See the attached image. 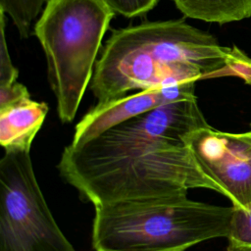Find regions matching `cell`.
I'll return each instance as SVG.
<instances>
[{
    "label": "cell",
    "instance_id": "obj_1",
    "mask_svg": "<svg viewBox=\"0 0 251 251\" xmlns=\"http://www.w3.org/2000/svg\"><path fill=\"white\" fill-rule=\"evenodd\" d=\"M209 126L196 96L178 99L68 145L58 169L93 205L128 199L187 195L214 189L192 153L193 133Z\"/></svg>",
    "mask_w": 251,
    "mask_h": 251
},
{
    "label": "cell",
    "instance_id": "obj_2",
    "mask_svg": "<svg viewBox=\"0 0 251 251\" xmlns=\"http://www.w3.org/2000/svg\"><path fill=\"white\" fill-rule=\"evenodd\" d=\"M229 47L183 20L147 22L113 30L97 60L90 88L98 102L185 81L210 78Z\"/></svg>",
    "mask_w": 251,
    "mask_h": 251
},
{
    "label": "cell",
    "instance_id": "obj_3",
    "mask_svg": "<svg viewBox=\"0 0 251 251\" xmlns=\"http://www.w3.org/2000/svg\"><path fill=\"white\" fill-rule=\"evenodd\" d=\"M94 251H185L227 237L233 206L193 201L187 195L119 200L94 205Z\"/></svg>",
    "mask_w": 251,
    "mask_h": 251
},
{
    "label": "cell",
    "instance_id": "obj_4",
    "mask_svg": "<svg viewBox=\"0 0 251 251\" xmlns=\"http://www.w3.org/2000/svg\"><path fill=\"white\" fill-rule=\"evenodd\" d=\"M115 14L103 0H47L34 25L63 123L75 117Z\"/></svg>",
    "mask_w": 251,
    "mask_h": 251
},
{
    "label": "cell",
    "instance_id": "obj_5",
    "mask_svg": "<svg viewBox=\"0 0 251 251\" xmlns=\"http://www.w3.org/2000/svg\"><path fill=\"white\" fill-rule=\"evenodd\" d=\"M29 152L5 150L0 160V251H75L48 208Z\"/></svg>",
    "mask_w": 251,
    "mask_h": 251
},
{
    "label": "cell",
    "instance_id": "obj_6",
    "mask_svg": "<svg viewBox=\"0 0 251 251\" xmlns=\"http://www.w3.org/2000/svg\"><path fill=\"white\" fill-rule=\"evenodd\" d=\"M190 147L215 191L227 197L233 207L251 202V130L230 133L209 126L193 133Z\"/></svg>",
    "mask_w": 251,
    "mask_h": 251
},
{
    "label": "cell",
    "instance_id": "obj_7",
    "mask_svg": "<svg viewBox=\"0 0 251 251\" xmlns=\"http://www.w3.org/2000/svg\"><path fill=\"white\" fill-rule=\"evenodd\" d=\"M195 83L196 81H185L98 102L75 126L71 144L78 146L124 121L163 104L194 96Z\"/></svg>",
    "mask_w": 251,
    "mask_h": 251
},
{
    "label": "cell",
    "instance_id": "obj_8",
    "mask_svg": "<svg viewBox=\"0 0 251 251\" xmlns=\"http://www.w3.org/2000/svg\"><path fill=\"white\" fill-rule=\"evenodd\" d=\"M48 105L30 96L0 108V144L5 150H29L39 131Z\"/></svg>",
    "mask_w": 251,
    "mask_h": 251
},
{
    "label": "cell",
    "instance_id": "obj_9",
    "mask_svg": "<svg viewBox=\"0 0 251 251\" xmlns=\"http://www.w3.org/2000/svg\"><path fill=\"white\" fill-rule=\"evenodd\" d=\"M190 19L220 25L251 17V0H173Z\"/></svg>",
    "mask_w": 251,
    "mask_h": 251
},
{
    "label": "cell",
    "instance_id": "obj_10",
    "mask_svg": "<svg viewBox=\"0 0 251 251\" xmlns=\"http://www.w3.org/2000/svg\"><path fill=\"white\" fill-rule=\"evenodd\" d=\"M47 0H0V10L8 15L22 38L30 35Z\"/></svg>",
    "mask_w": 251,
    "mask_h": 251
},
{
    "label": "cell",
    "instance_id": "obj_11",
    "mask_svg": "<svg viewBox=\"0 0 251 251\" xmlns=\"http://www.w3.org/2000/svg\"><path fill=\"white\" fill-rule=\"evenodd\" d=\"M227 251H251V202L233 207L228 231Z\"/></svg>",
    "mask_w": 251,
    "mask_h": 251
},
{
    "label": "cell",
    "instance_id": "obj_12",
    "mask_svg": "<svg viewBox=\"0 0 251 251\" xmlns=\"http://www.w3.org/2000/svg\"><path fill=\"white\" fill-rule=\"evenodd\" d=\"M228 75L238 76L245 83L251 85V58L236 46L229 47L225 66L215 72L210 78Z\"/></svg>",
    "mask_w": 251,
    "mask_h": 251
},
{
    "label": "cell",
    "instance_id": "obj_13",
    "mask_svg": "<svg viewBox=\"0 0 251 251\" xmlns=\"http://www.w3.org/2000/svg\"><path fill=\"white\" fill-rule=\"evenodd\" d=\"M5 13L0 10L1 46H0V86H7L17 82L18 69L13 65L5 37Z\"/></svg>",
    "mask_w": 251,
    "mask_h": 251
},
{
    "label": "cell",
    "instance_id": "obj_14",
    "mask_svg": "<svg viewBox=\"0 0 251 251\" xmlns=\"http://www.w3.org/2000/svg\"><path fill=\"white\" fill-rule=\"evenodd\" d=\"M115 13L126 18L140 17L151 11L159 0H103Z\"/></svg>",
    "mask_w": 251,
    "mask_h": 251
},
{
    "label": "cell",
    "instance_id": "obj_15",
    "mask_svg": "<svg viewBox=\"0 0 251 251\" xmlns=\"http://www.w3.org/2000/svg\"><path fill=\"white\" fill-rule=\"evenodd\" d=\"M28 96H30V94L26 87L18 81L11 85L0 86V108L18 102Z\"/></svg>",
    "mask_w": 251,
    "mask_h": 251
},
{
    "label": "cell",
    "instance_id": "obj_16",
    "mask_svg": "<svg viewBox=\"0 0 251 251\" xmlns=\"http://www.w3.org/2000/svg\"><path fill=\"white\" fill-rule=\"evenodd\" d=\"M250 126H251V125H250Z\"/></svg>",
    "mask_w": 251,
    "mask_h": 251
}]
</instances>
